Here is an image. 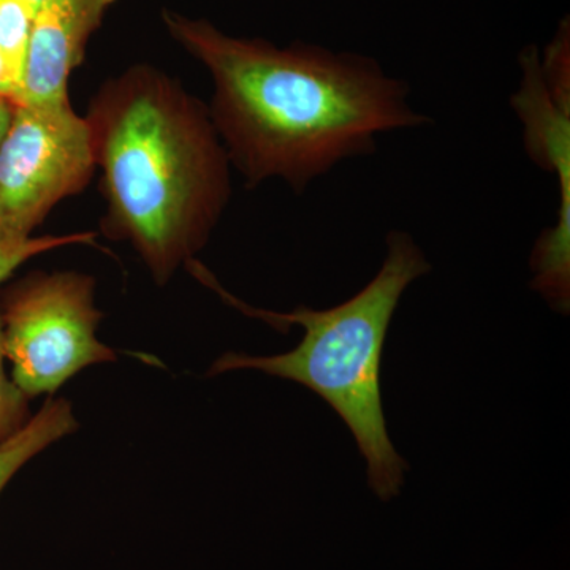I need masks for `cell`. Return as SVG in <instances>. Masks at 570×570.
<instances>
[{
    "label": "cell",
    "instance_id": "1",
    "mask_svg": "<svg viewBox=\"0 0 570 570\" xmlns=\"http://www.w3.org/2000/svg\"><path fill=\"white\" fill-rule=\"evenodd\" d=\"M163 20L212 75L209 115L250 189L279 178L305 193L343 160L376 153L379 135L433 122L409 105L407 82L371 56L228 36L171 10Z\"/></svg>",
    "mask_w": 570,
    "mask_h": 570
},
{
    "label": "cell",
    "instance_id": "2",
    "mask_svg": "<svg viewBox=\"0 0 570 570\" xmlns=\"http://www.w3.org/2000/svg\"><path fill=\"white\" fill-rule=\"evenodd\" d=\"M85 118L102 170L105 234L129 243L154 283H170L208 245L232 197V164L209 108L137 63L105 82Z\"/></svg>",
    "mask_w": 570,
    "mask_h": 570
},
{
    "label": "cell",
    "instance_id": "3",
    "mask_svg": "<svg viewBox=\"0 0 570 570\" xmlns=\"http://www.w3.org/2000/svg\"><path fill=\"white\" fill-rule=\"evenodd\" d=\"M384 264L358 294L328 309L298 306L292 313L258 309L228 294L200 262L187 265L193 275L228 305L273 328H305L294 351L279 355L228 352L213 363L208 377L228 371L255 370L313 390L344 420L367 463V482L382 501L400 494L407 463L393 448L381 395V360L390 322L409 285L431 272V264L407 232L385 239Z\"/></svg>",
    "mask_w": 570,
    "mask_h": 570
},
{
    "label": "cell",
    "instance_id": "4",
    "mask_svg": "<svg viewBox=\"0 0 570 570\" xmlns=\"http://www.w3.org/2000/svg\"><path fill=\"white\" fill-rule=\"evenodd\" d=\"M11 379L29 400L55 395L86 367L116 362L97 337L104 313L96 279L78 272H33L0 294Z\"/></svg>",
    "mask_w": 570,
    "mask_h": 570
},
{
    "label": "cell",
    "instance_id": "5",
    "mask_svg": "<svg viewBox=\"0 0 570 570\" xmlns=\"http://www.w3.org/2000/svg\"><path fill=\"white\" fill-rule=\"evenodd\" d=\"M91 130L69 102L14 104L0 141V242L31 238L96 174Z\"/></svg>",
    "mask_w": 570,
    "mask_h": 570
},
{
    "label": "cell",
    "instance_id": "6",
    "mask_svg": "<svg viewBox=\"0 0 570 570\" xmlns=\"http://www.w3.org/2000/svg\"><path fill=\"white\" fill-rule=\"evenodd\" d=\"M521 81L510 99L523 126L524 151L557 176V223L539 236L531 255L532 287L546 295L570 288V21H560L542 55L528 45L519 55Z\"/></svg>",
    "mask_w": 570,
    "mask_h": 570
},
{
    "label": "cell",
    "instance_id": "7",
    "mask_svg": "<svg viewBox=\"0 0 570 570\" xmlns=\"http://www.w3.org/2000/svg\"><path fill=\"white\" fill-rule=\"evenodd\" d=\"M116 0H43L33 17L20 94L14 104L69 102L71 73ZM13 104V105H14Z\"/></svg>",
    "mask_w": 570,
    "mask_h": 570
},
{
    "label": "cell",
    "instance_id": "8",
    "mask_svg": "<svg viewBox=\"0 0 570 570\" xmlns=\"http://www.w3.org/2000/svg\"><path fill=\"white\" fill-rule=\"evenodd\" d=\"M77 417L66 397H48L28 425L0 444V493L24 464L78 430Z\"/></svg>",
    "mask_w": 570,
    "mask_h": 570
},
{
    "label": "cell",
    "instance_id": "9",
    "mask_svg": "<svg viewBox=\"0 0 570 570\" xmlns=\"http://www.w3.org/2000/svg\"><path fill=\"white\" fill-rule=\"evenodd\" d=\"M36 10L22 0H0V63L11 102L20 94Z\"/></svg>",
    "mask_w": 570,
    "mask_h": 570
},
{
    "label": "cell",
    "instance_id": "10",
    "mask_svg": "<svg viewBox=\"0 0 570 570\" xmlns=\"http://www.w3.org/2000/svg\"><path fill=\"white\" fill-rule=\"evenodd\" d=\"M96 239L94 232H81V234L31 236L20 242H0V284L7 279L22 264L37 257V255L50 253L59 247L73 245H92Z\"/></svg>",
    "mask_w": 570,
    "mask_h": 570
},
{
    "label": "cell",
    "instance_id": "11",
    "mask_svg": "<svg viewBox=\"0 0 570 570\" xmlns=\"http://www.w3.org/2000/svg\"><path fill=\"white\" fill-rule=\"evenodd\" d=\"M6 341H3V324L0 316V444L9 441L31 420L29 397L14 384L6 370Z\"/></svg>",
    "mask_w": 570,
    "mask_h": 570
},
{
    "label": "cell",
    "instance_id": "12",
    "mask_svg": "<svg viewBox=\"0 0 570 570\" xmlns=\"http://www.w3.org/2000/svg\"><path fill=\"white\" fill-rule=\"evenodd\" d=\"M11 115H13V104L9 99L0 97V141L9 129Z\"/></svg>",
    "mask_w": 570,
    "mask_h": 570
},
{
    "label": "cell",
    "instance_id": "13",
    "mask_svg": "<svg viewBox=\"0 0 570 570\" xmlns=\"http://www.w3.org/2000/svg\"><path fill=\"white\" fill-rule=\"evenodd\" d=\"M0 97L9 99L11 102L9 85H7L6 77H3L2 63H0Z\"/></svg>",
    "mask_w": 570,
    "mask_h": 570
},
{
    "label": "cell",
    "instance_id": "14",
    "mask_svg": "<svg viewBox=\"0 0 570 570\" xmlns=\"http://www.w3.org/2000/svg\"><path fill=\"white\" fill-rule=\"evenodd\" d=\"M22 2L28 3L29 7H31L32 10L39 9L40 3L43 2V0H22Z\"/></svg>",
    "mask_w": 570,
    "mask_h": 570
}]
</instances>
